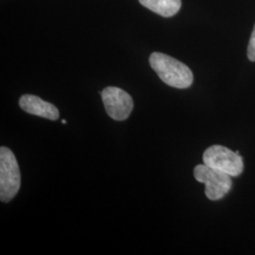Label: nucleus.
<instances>
[{
	"mask_svg": "<svg viewBox=\"0 0 255 255\" xmlns=\"http://www.w3.org/2000/svg\"><path fill=\"white\" fill-rule=\"evenodd\" d=\"M149 64L163 82L175 88L190 87L194 76L190 68L168 55L153 52L149 56Z\"/></svg>",
	"mask_w": 255,
	"mask_h": 255,
	"instance_id": "obj_1",
	"label": "nucleus"
},
{
	"mask_svg": "<svg viewBox=\"0 0 255 255\" xmlns=\"http://www.w3.org/2000/svg\"><path fill=\"white\" fill-rule=\"evenodd\" d=\"M21 175L13 152L6 146L0 148V200L9 202L18 193Z\"/></svg>",
	"mask_w": 255,
	"mask_h": 255,
	"instance_id": "obj_2",
	"label": "nucleus"
},
{
	"mask_svg": "<svg viewBox=\"0 0 255 255\" xmlns=\"http://www.w3.org/2000/svg\"><path fill=\"white\" fill-rule=\"evenodd\" d=\"M194 177L205 184V195L211 201L222 199L233 186L232 176L205 164H198L194 168Z\"/></svg>",
	"mask_w": 255,
	"mask_h": 255,
	"instance_id": "obj_3",
	"label": "nucleus"
},
{
	"mask_svg": "<svg viewBox=\"0 0 255 255\" xmlns=\"http://www.w3.org/2000/svg\"><path fill=\"white\" fill-rule=\"evenodd\" d=\"M203 164L219 169L232 177H237L242 173L244 164L239 151H233L228 147L220 145L208 147L202 156Z\"/></svg>",
	"mask_w": 255,
	"mask_h": 255,
	"instance_id": "obj_4",
	"label": "nucleus"
},
{
	"mask_svg": "<svg viewBox=\"0 0 255 255\" xmlns=\"http://www.w3.org/2000/svg\"><path fill=\"white\" fill-rule=\"evenodd\" d=\"M105 110L111 119L123 121L130 116L133 110L132 98L119 87L109 86L101 92Z\"/></svg>",
	"mask_w": 255,
	"mask_h": 255,
	"instance_id": "obj_5",
	"label": "nucleus"
},
{
	"mask_svg": "<svg viewBox=\"0 0 255 255\" xmlns=\"http://www.w3.org/2000/svg\"><path fill=\"white\" fill-rule=\"evenodd\" d=\"M19 106L27 114L40 118L49 120H57L60 118L59 110L56 106L34 95H23L19 100Z\"/></svg>",
	"mask_w": 255,
	"mask_h": 255,
	"instance_id": "obj_6",
	"label": "nucleus"
},
{
	"mask_svg": "<svg viewBox=\"0 0 255 255\" xmlns=\"http://www.w3.org/2000/svg\"><path fill=\"white\" fill-rule=\"evenodd\" d=\"M139 2L163 17H172L182 7V0H139Z\"/></svg>",
	"mask_w": 255,
	"mask_h": 255,
	"instance_id": "obj_7",
	"label": "nucleus"
},
{
	"mask_svg": "<svg viewBox=\"0 0 255 255\" xmlns=\"http://www.w3.org/2000/svg\"><path fill=\"white\" fill-rule=\"evenodd\" d=\"M248 57L250 61L255 62V25L252 33V36L249 42V46H248Z\"/></svg>",
	"mask_w": 255,
	"mask_h": 255,
	"instance_id": "obj_8",
	"label": "nucleus"
},
{
	"mask_svg": "<svg viewBox=\"0 0 255 255\" xmlns=\"http://www.w3.org/2000/svg\"><path fill=\"white\" fill-rule=\"evenodd\" d=\"M62 123H63V124H66L67 122H66V120H63V121H62Z\"/></svg>",
	"mask_w": 255,
	"mask_h": 255,
	"instance_id": "obj_9",
	"label": "nucleus"
}]
</instances>
